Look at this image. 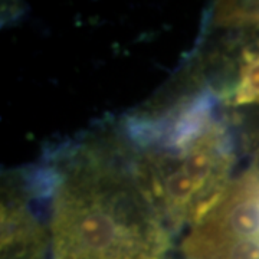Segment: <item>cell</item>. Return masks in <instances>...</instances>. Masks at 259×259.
Returning a JSON list of instances; mask_svg holds the SVG:
<instances>
[{
  "instance_id": "6da1fadb",
  "label": "cell",
  "mask_w": 259,
  "mask_h": 259,
  "mask_svg": "<svg viewBox=\"0 0 259 259\" xmlns=\"http://www.w3.org/2000/svg\"><path fill=\"white\" fill-rule=\"evenodd\" d=\"M140 236L102 199L71 196L56 213L59 259H151Z\"/></svg>"
},
{
  "instance_id": "7a4b0ae2",
  "label": "cell",
  "mask_w": 259,
  "mask_h": 259,
  "mask_svg": "<svg viewBox=\"0 0 259 259\" xmlns=\"http://www.w3.org/2000/svg\"><path fill=\"white\" fill-rule=\"evenodd\" d=\"M223 238H259V173L253 168L229 186L194 229Z\"/></svg>"
},
{
  "instance_id": "3957f363",
  "label": "cell",
  "mask_w": 259,
  "mask_h": 259,
  "mask_svg": "<svg viewBox=\"0 0 259 259\" xmlns=\"http://www.w3.org/2000/svg\"><path fill=\"white\" fill-rule=\"evenodd\" d=\"M255 102H259V48L245 56L233 95L235 105H249Z\"/></svg>"
},
{
  "instance_id": "277c9868",
  "label": "cell",
  "mask_w": 259,
  "mask_h": 259,
  "mask_svg": "<svg viewBox=\"0 0 259 259\" xmlns=\"http://www.w3.org/2000/svg\"><path fill=\"white\" fill-rule=\"evenodd\" d=\"M241 19L249 20L252 23H256L259 26V5H256L255 8H252L248 12H243L241 15Z\"/></svg>"
}]
</instances>
